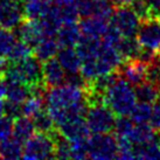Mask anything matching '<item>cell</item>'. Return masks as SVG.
<instances>
[{"mask_svg": "<svg viewBox=\"0 0 160 160\" xmlns=\"http://www.w3.org/2000/svg\"><path fill=\"white\" fill-rule=\"evenodd\" d=\"M6 96V83L2 80V77H0V98H4Z\"/></svg>", "mask_w": 160, "mask_h": 160, "instance_id": "obj_37", "label": "cell"}, {"mask_svg": "<svg viewBox=\"0 0 160 160\" xmlns=\"http://www.w3.org/2000/svg\"><path fill=\"white\" fill-rule=\"evenodd\" d=\"M125 137L129 138L133 145H142V144H146L148 142L154 140L157 138V133L154 132L152 125L144 123V124L134 125L131 132Z\"/></svg>", "mask_w": 160, "mask_h": 160, "instance_id": "obj_20", "label": "cell"}, {"mask_svg": "<svg viewBox=\"0 0 160 160\" xmlns=\"http://www.w3.org/2000/svg\"><path fill=\"white\" fill-rule=\"evenodd\" d=\"M148 11V19H160V0H144Z\"/></svg>", "mask_w": 160, "mask_h": 160, "instance_id": "obj_34", "label": "cell"}, {"mask_svg": "<svg viewBox=\"0 0 160 160\" xmlns=\"http://www.w3.org/2000/svg\"><path fill=\"white\" fill-rule=\"evenodd\" d=\"M60 45L54 36H46L33 47V55L41 62L48 61L58 55Z\"/></svg>", "mask_w": 160, "mask_h": 160, "instance_id": "obj_16", "label": "cell"}, {"mask_svg": "<svg viewBox=\"0 0 160 160\" xmlns=\"http://www.w3.org/2000/svg\"><path fill=\"white\" fill-rule=\"evenodd\" d=\"M84 118L92 133H108L113 131L115 113L103 101L89 103Z\"/></svg>", "mask_w": 160, "mask_h": 160, "instance_id": "obj_3", "label": "cell"}, {"mask_svg": "<svg viewBox=\"0 0 160 160\" xmlns=\"http://www.w3.org/2000/svg\"><path fill=\"white\" fill-rule=\"evenodd\" d=\"M33 124L35 128L36 131L39 132H43V133H52L56 130V125L54 123V120L52 119L50 115L48 113L47 109L42 110L39 112L38 115H35L33 118Z\"/></svg>", "mask_w": 160, "mask_h": 160, "instance_id": "obj_26", "label": "cell"}, {"mask_svg": "<svg viewBox=\"0 0 160 160\" xmlns=\"http://www.w3.org/2000/svg\"><path fill=\"white\" fill-rule=\"evenodd\" d=\"M88 158L110 160L118 158V145L115 134L93 133L88 138Z\"/></svg>", "mask_w": 160, "mask_h": 160, "instance_id": "obj_4", "label": "cell"}, {"mask_svg": "<svg viewBox=\"0 0 160 160\" xmlns=\"http://www.w3.org/2000/svg\"><path fill=\"white\" fill-rule=\"evenodd\" d=\"M134 93L137 101L139 102H146L150 104H154L160 99V91L158 90L154 84H152L151 82L145 81L140 84L134 85Z\"/></svg>", "mask_w": 160, "mask_h": 160, "instance_id": "obj_22", "label": "cell"}, {"mask_svg": "<svg viewBox=\"0 0 160 160\" xmlns=\"http://www.w3.org/2000/svg\"><path fill=\"white\" fill-rule=\"evenodd\" d=\"M117 71L120 77H123L130 84L134 87L146 81L147 63L139 58L128 60L118 68Z\"/></svg>", "mask_w": 160, "mask_h": 160, "instance_id": "obj_9", "label": "cell"}, {"mask_svg": "<svg viewBox=\"0 0 160 160\" xmlns=\"http://www.w3.org/2000/svg\"><path fill=\"white\" fill-rule=\"evenodd\" d=\"M104 103L117 116H130L137 97L133 85H131L123 77H118L115 83L104 92Z\"/></svg>", "mask_w": 160, "mask_h": 160, "instance_id": "obj_1", "label": "cell"}, {"mask_svg": "<svg viewBox=\"0 0 160 160\" xmlns=\"http://www.w3.org/2000/svg\"><path fill=\"white\" fill-rule=\"evenodd\" d=\"M134 158L136 159H160V145L157 142V138L152 142L142 145H133Z\"/></svg>", "mask_w": 160, "mask_h": 160, "instance_id": "obj_24", "label": "cell"}, {"mask_svg": "<svg viewBox=\"0 0 160 160\" xmlns=\"http://www.w3.org/2000/svg\"><path fill=\"white\" fill-rule=\"evenodd\" d=\"M9 66V61L6 56H0V77H2L4 72Z\"/></svg>", "mask_w": 160, "mask_h": 160, "instance_id": "obj_36", "label": "cell"}, {"mask_svg": "<svg viewBox=\"0 0 160 160\" xmlns=\"http://www.w3.org/2000/svg\"><path fill=\"white\" fill-rule=\"evenodd\" d=\"M23 17V5L18 0H0V27L14 31Z\"/></svg>", "mask_w": 160, "mask_h": 160, "instance_id": "obj_7", "label": "cell"}, {"mask_svg": "<svg viewBox=\"0 0 160 160\" xmlns=\"http://www.w3.org/2000/svg\"><path fill=\"white\" fill-rule=\"evenodd\" d=\"M58 131L63 138H66L69 142H75L90 137V130L87 125L84 117H78L58 125Z\"/></svg>", "mask_w": 160, "mask_h": 160, "instance_id": "obj_10", "label": "cell"}, {"mask_svg": "<svg viewBox=\"0 0 160 160\" xmlns=\"http://www.w3.org/2000/svg\"><path fill=\"white\" fill-rule=\"evenodd\" d=\"M52 7L53 0H26L23 4V17L39 20L47 15Z\"/></svg>", "mask_w": 160, "mask_h": 160, "instance_id": "obj_17", "label": "cell"}, {"mask_svg": "<svg viewBox=\"0 0 160 160\" xmlns=\"http://www.w3.org/2000/svg\"><path fill=\"white\" fill-rule=\"evenodd\" d=\"M22 115L21 111V104L7 101L5 102V116H8L11 118H17L19 116Z\"/></svg>", "mask_w": 160, "mask_h": 160, "instance_id": "obj_33", "label": "cell"}, {"mask_svg": "<svg viewBox=\"0 0 160 160\" xmlns=\"http://www.w3.org/2000/svg\"><path fill=\"white\" fill-rule=\"evenodd\" d=\"M5 116V102L2 98H0V117Z\"/></svg>", "mask_w": 160, "mask_h": 160, "instance_id": "obj_40", "label": "cell"}, {"mask_svg": "<svg viewBox=\"0 0 160 160\" xmlns=\"http://www.w3.org/2000/svg\"><path fill=\"white\" fill-rule=\"evenodd\" d=\"M113 1L117 6V5H131L134 0H113Z\"/></svg>", "mask_w": 160, "mask_h": 160, "instance_id": "obj_39", "label": "cell"}, {"mask_svg": "<svg viewBox=\"0 0 160 160\" xmlns=\"http://www.w3.org/2000/svg\"><path fill=\"white\" fill-rule=\"evenodd\" d=\"M78 26L82 35L102 38L110 26V19L101 15H90L87 18H82Z\"/></svg>", "mask_w": 160, "mask_h": 160, "instance_id": "obj_13", "label": "cell"}, {"mask_svg": "<svg viewBox=\"0 0 160 160\" xmlns=\"http://www.w3.org/2000/svg\"><path fill=\"white\" fill-rule=\"evenodd\" d=\"M76 0H53V2L58 6H64V5H70L74 4Z\"/></svg>", "mask_w": 160, "mask_h": 160, "instance_id": "obj_38", "label": "cell"}, {"mask_svg": "<svg viewBox=\"0 0 160 160\" xmlns=\"http://www.w3.org/2000/svg\"><path fill=\"white\" fill-rule=\"evenodd\" d=\"M35 132V128L33 124V120L26 116H19L13 119V136L18 138L19 140L25 142Z\"/></svg>", "mask_w": 160, "mask_h": 160, "instance_id": "obj_21", "label": "cell"}, {"mask_svg": "<svg viewBox=\"0 0 160 160\" xmlns=\"http://www.w3.org/2000/svg\"><path fill=\"white\" fill-rule=\"evenodd\" d=\"M15 29H17V35L20 38V40H22L32 47H34L39 41L46 38L41 27L40 20L23 19Z\"/></svg>", "mask_w": 160, "mask_h": 160, "instance_id": "obj_11", "label": "cell"}, {"mask_svg": "<svg viewBox=\"0 0 160 160\" xmlns=\"http://www.w3.org/2000/svg\"><path fill=\"white\" fill-rule=\"evenodd\" d=\"M110 22L122 36H136L140 19L131 5H117L110 18Z\"/></svg>", "mask_w": 160, "mask_h": 160, "instance_id": "obj_5", "label": "cell"}, {"mask_svg": "<svg viewBox=\"0 0 160 160\" xmlns=\"http://www.w3.org/2000/svg\"><path fill=\"white\" fill-rule=\"evenodd\" d=\"M58 14H60L62 25L67 22H76L77 19L80 18V14L76 8L75 2L70 5H64V6H58Z\"/></svg>", "mask_w": 160, "mask_h": 160, "instance_id": "obj_31", "label": "cell"}, {"mask_svg": "<svg viewBox=\"0 0 160 160\" xmlns=\"http://www.w3.org/2000/svg\"><path fill=\"white\" fill-rule=\"evenodd\" d=\"M153 107L152 104L146 102H139L134 104L132 111L130 113V118L133 120L136 124H144L151 120Z\"/></svg>", "mask_w": 160, "mask_h": 160, "instance_id": "obj_25", "label": "cell"}, {"mask_svg": "<svg viewBox=\"0 0 160 160\" xmlns=\"http://www.w3.org/2000/svg\"><path fill=\"white\" fill-rule=\"evenodd\" d=\"M25 1H26V0H25Z\"/></svg>", "mask_w": 160, "mask_h": 160, "instance_id": "obj_44", "label": "cell"}, {"mask_svg": "<svg viewBox=\"0 0 160 160\" xmlns=\"http://www.w3.org/2000/svg\"><path fill=\"white\" fill-rule=\"evenodd\" d=\"M55 36L60 47H76L82 33L76 22H67L61 25Z\"/></svg>", "mask_w": 160, "mask_h": 160, "instance_id": "obj_15", "label": "cell"}, {"mask_svg": "<svg viewBox=\"0 0 160 160\" xmlns=\"http://www.w3.org/2000/svg\"><path fill=\"white\" fill-rule=\"evenodd\" d=\"M136 39L140 47L154 53L160 52V19L142 20Z\"/></svg>", "mask_w": 160, "mask_h": 160, "instance_id": "obj_6", "label": "cell"}, {"mask_svg": "<svg viewBox=\"0 0 160 160\" xmlns=\"http://www.w3.org/2000/svg\"><path fill=\"white\" fill-rule=\"evenodd\" d=\"M157 142H159L160 145V131H157Z\"/></svg>", "mask_w": 160, "mask_h": 160, "instance_id": "obj_41", "label": "cell"}, {"mask_svg": "<svg viewBox=\"0 0 160 160\" xmlns=\"http://www.w3.org/2000/svg\"><path fill=\"white\" fill-rule=\"evenodd\" d=\"M17 41V34L11 29L0 31V56H7L11 48Z\"/></svg>", "mask_w": 160, "mask_h": 160, "instance_id": "obj_28", "label": "cell"}, {"mask_svg": "<svg viewBox=\"0 0 160 160\" xmlns=\"http://www.w3.org/2000/svg\"><path fill=\"white\" fill-rule=\"evenodd\" d=\"M88 158V138L70 142V159Z\"/></svg>", "mask_w": 160, "mask_h": 160, "instance_id": "obj_30", "label": "cell"}, {"mask_svg": "<svg viewBox=\"0 0 160 160\" xmlns=\"http://www.w3.org/2000/svg\"><path fill=\"white\" fill-rule=\"evenodd\" d=\"M1 29H2V28H1V27H0V31H1Z\"/></svg>", "mask_w": 160, "mask_h": 160, "instance_id": "obj_42", "label": "cell"}, {"mask_svg": "<svg viewBox=\"0 0 160 160\" xmlns=\"http://www.w3.org/2000/svg\"><path fill=\"white\" fill-rule=\"evenodd\" d=\"M58 137V129L52 133H43L39 131L34 132L25 142L22 158L28 160L55 158V144H56Z\"/></svg>", "mask_w": 160, "mask_h": 160, "instance_id": "obj_2", "label": "cell"}, {"mask_svg": "<svg viewBox=\"0 0 160 160\" xmlns=\"http://www.w3.org/2000/svg\"><path fill=\"white\" fill-rule=\"evenodd\" d=\"M32 54H33V47L26 42H23L22 40H19L15 41V43L11 48L6 58H8L9 62H18V61H21Z\"/></svg>", "mask_w": 160, "mask_h": 160, "instance_id": "obj_27", "label": "cell"}, {"mask_svg": "<svg viewBox=\"0 0 160 160\" xmlns=\"http://www.w3.org/2000/svg\"><path fill=\"white\" fill-rule=\"evenodd\" d=\"M66 71L58 61V58H50L42 62V82L47 89L66 83Z\"/></svg>", "mask_w": 160, "mask_h": 160, "instance_id": "obj_12", "label": "cell"}, {"mask_svg": "<svg viewBox=\"0 0 160 160\" xmlns=\"http://www.w3.org/2000/svg\"><path fill=\"white\" fill-rule=\"evenodd\" d=\"M159 55H160V52H159Z\"/></svg>", "mask_w": 160, "mask_h": 160, "instance_id": "obj_43", "label": "cell"}, {"mask_svg": "<svg viewBox=\"0 0 160 160\" xmlns=\"http://www.w3.org/2000/svg\"><path fill=\"white\" fill-rule=\"evenodd\" d=\"M154 104L156 105L153 107V112H152L150 123H151L153 129L157 130V131H160V99Z\"/></svg>", "mask_w": 160, "mask_h": 160, "instance_id": "obj_35", "label": "cell"}, {"mask_svg": "<svg viewBox=\"0 0 160 160\" xmlns=\"http://www.w3.org/2000/svg\"><path fill=\"white\" fill-rule=\"evenodd\" d=\"M116 48L118 49L120 55L124 58L125 61L128 60H133L138 58L142 52V47L139 45L137 39H134V36L130 38V36H123Z\"/></svg>", "mask_w": 160, "mask_h": 160, "instance_id": "obj_23", "label": "cell"}, {"mask_svg": "<svg viewBox=\"0 0 160 160\" xmlns=\"http://www.w3.org/2000/svg\"><path fill=\"white\" fill-rule=\"evenodd\" d=\"M75 6L81 18L101 15L110 19L115 11L116 4L113 0H76Z\"/></svg>", "mask_w": 160, "mask_h": 160, "instance_id": "obj_8", "label": "cell"}, {"mask_svg": "<svg viewBox=\"0 0 160 160\" xmlns=\"http://www.w3.org/2000/svg\"><path fill=\"white\" fill-rule=\"evenodd\" d=\"M133 126L134 122L129 116H118L116 118L115 128H113L115 136L116 137H125L131 132Z\"/></svg>", "mask_w": 160, "mask_h": 160, "instance_id": "obj_29", "label": "cell"}, {"mask_svg": "<svg viewBox=\"0 0 160 160\" xmlns=\"http://www.w3.org/2000/svg\"><path fill=\"white\" fill-rule=\"evenodd\" d=\"M56 58L67 74L80 72L82 60L74 47H60Z\"/></svg>", "mask_w": 160, "mask_h": 160, "instance_id": "obj_14", "label": "cell"}, {"mask_svg": "<svg viewBox=\"0 0 160 160\" xmlns=\"http://www.w3.org/2000/svg\"><path fill=\"white\" fill-rule=\"evenodd\" d=\"M23 142L18 138L8 137L0 142V158L7 160H14L22 158Z\"/></svg>", "mask_w": 160, "mask_h": 160, "instance_id": "obj_19", "label": "cell"}, {"mask_svg": "<svg viewBox=\"0 0 160 160\" xmlns=\"http://www.w3.org/2000/svg\"><path fill=\"white\" fill-rule=\"evenodd\" d=\"M6 83V97L7 101L22 104L31 96V87L20 81H7Z\"/></svg>", "mask_w": 160, "mask_h": 160, "instance_id": "obj_18", "label": "cell"}, {"mask_svg": "<svg viewBox=\"0 0 160 160\" xmlns=\"http://www.w3.org/2000/svg\"><path fill=\"white\" fill-rule=\"evenodd\" d=\"M13 133V118L8 116L0 117V142Z\"/></svg>", "mask_w": 160, "mask_h": 160, "instance_id": "obj_32", "label": "cell"}]
</instances>
